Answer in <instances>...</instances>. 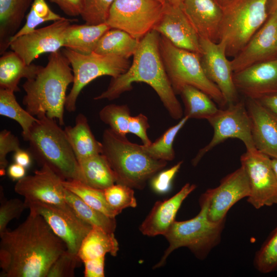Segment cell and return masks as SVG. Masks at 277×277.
I'll list each match as a JSON object with an SVG mask.
<instances>
[{
    "instance_id": "6da1fadb",
    "label": "cell",
    "mask_w": 277,
    "mask_h": 277,
    "mask_svg": "<svg viewBox=\"0 0 277 277\" xmlns=\"http://www.w3.org/2000/svg\"><path fill=\"white\" fill-rule=\"evenodd\" d=\"M1 277H47L66 248L41 215L29 211L15 229L0 234Z\"/></svg>"
},
{
    "instance_id": "7a4b0ae2",
    "label": "cell",
    "mask_w": 277,
    "mask_h": 277,
    "mask_svg": "<svg viewBox=\"0 0 277 277\" xmlns=\"http://www.w3.org/2000/svg\"><path fill=\"white\" fill-rule=\"evenodd\" d=\"M160 35L154 30L144 36L140 41L128 69L112 77L106 90L93 99L113 100L130 91L133 83H144L155 91L172 118H182L184 111L165 69L160 49Z\"/></svg>"
},
{
    "instance_id": "3957f363",
    "label": "cell",
    "mask_w": 277,
    "mask_h": 277,
    "mask_svg": "<svg viewBox=\"0 0 277 277\" xmlns=\"http://www.w3.org/2000/svg\"><path fill=\"white\" fill-rule=\"evenodd\" d=\"M73 78L70 63L62 51L50 53L46 66L22 86L25 109L33 116L45 114L57 119L60 126L64 125L66 92Z\"/></svg>"
},
{
    "instance_id": "277c9868",
    "label": "cell",
    "mask_w": 277,
    "mask_h": 277,
    "mask_svg": "<svg viewBox=\"0 0 277 277\" xmlns=\"http://www.w3.org/2000/svg\"><path fill=\"white\" fill-rule=\"evenodd\" d=\"M102 144V153L113 171L116 183L133 189H144L147 182L167 165V161L148 155L143 145L132 143L110 128L104 131Z\"/></svg>"
},
{
    "instance_id": "5b68a950",
    "label": "cell",
    "mask_w": 277,
    "mask_h": 277,
    "mask_svg": "<svg viewBox=\"0 0 277 277\" xmlns=\"http://www.w3.org/2000/svg\"><path fill=\"white\" fill-rule=\"evenodd\" d=\"M36 117L27 141L31 156L41 166H48L64 180L83 182L78 160L64 129L45 114Z\"/></svg>"
},
{
    "instance_id": "8992f818",
    "label": "cell",
    "mask_w": 277,
    "mask_h": 277,
    "mask_svg": "<svg viewBox=\"0 0 277 277\" xmlns=\"http://www.w3.org/2000/svg\"><path fill=\"white\" fill-rule=\"evenodd\" d=\"M199 203L201 209L195 216L186 221H175L164 235L169 246L153 269L163 266L168 256L177 248L187 247L197 259L204 260L220 243L226 219L211 221L208 216L207 201L201 196Z\"/></svg>"
},
{
    "instance_id": "52a82bcc",
    "label": "cell",
    "mask_w": 277,
    "mask_h": 277,
    "mask_svg": "<svg viewBox=\"0 0 277 277\" xmlns=\"http://www.w3.org/2000/svg\"><path fill=\"white\" fill-rule=\"evenodd\" d=\"M160 49L166 72L176 94H180L184 86L190 85L207 94L220 107L227 106L219 88L205 75L199 54L178 48L161 35Z\"/></svg>"
},
{
    "instance_id": "ba28073f",
    "label": "cell",
    "mask_w": 277,
    "mask_h": 277,
    "mask_svg": "<svg viewBox=\"0 0 277 277\" xmlns=\"http://www.w3.org/2000/svg\"><path fill=\"white\" fill-rule=\"evenodd\" d=\"M269 0H232L223 9L219 42L226 46L227 56L234 57L269 16Z\"/></svg>"
},
{
    "instance_id": "9c48e42d",
    "label": "cell",
    "mask_w": 277,
    "mask_h": 277,
    "mask_svg": "<svg viewBox=\"0 0 277 277\" xmlns=\"http://www.w3.org/2000/svg\"><path fill=\"white\" fill-rule=\"evenodd\" d=\"M71 66L73 74L72 87L67 95L65 109L74 112L78 96L82 89L95 78L107 75L116 77L125 73L130 64L128 58L92 52L84 54L64 48L62 50Z\"/></svg>"
},
{
    "instance_id": "30bf717a",
    "label": "cell",
    "mask_w": 277,
    "mask_h": 277,
    "mask_svg": "<svg viewBox=\"0 0 277 277\" xmlns=\"http://www.w3.org/2000/svg\"><path fill=\"white\" fill-rule=\"evenodd\" d=\"M167 3V0H114L106 23L141 40L153 30Z\"/></svg>"
},
{
    "instance_id": "8fae6325",
    "label": "cell",
    "mask_w": 277,
    "mask_h": 277,
    "mask_svg": "<svg viewBox=\"0 0 277 277\" xmlns=\"http://www.w3.org/2000/svg\"><path fill=\"white\" fill-rule=\"evenodd\" d=\"M213 129L210 142L201 148L191 163L196 166L202 157L216 146L229 138H237L242 141L246 150L256 149L252 138L251 121L243 101L229 104L225 109H219L207 120Z\"/></svg>"
},
{
    "instance_id": "7c38bea8",
    "label": "cell",
    "mask_w": 277,
    "mask_h": 277,
    "mask_svg": "<svg viewBox=\"0 0 277 277\" xmlns=\"http://www.w3.org/2000/svg\"><path fill=\"white\" fill-rule=\"evenodd\" d=\"M271 161L269 156L256 149L246 150L240 157L250 188L247 202L255 209L277 204V181Z\"/></svg>"
},
{
    "instance_id": "4fadbf2b",
    "label": "cell",
    "mask_w": 277,
    "mask_h": 277,
    "mask_svg": "<svg viewBox=\"0 0 277 277\" xmlns=\"http://www.w3.org/2000/svg\"><path fill=\"white\" fill-rule=\"evenodd\" d=\"M25 202L29 211L43 217L53 232L65 243L67 250L77 254L83 240L92 226L81 220L71 208L41 202Z\"/></svg>"
},
{
    "instance_id": "5bb4252c",
    "label": "cell",
    "mask_w": 277,
    "mask_h": 277,
    "mask_svg": "<svg viewBox=\"0 0 277 277\" xmlns=\"http://www.w3.org/2000/svg\"><path fill=\"white\" fill-rule=\"evenodd\" d=\"M76 19H63L21 36L10 42L9 47L17 54L27 65H30L40 55L53 53L64 47L67 28Z\"/></svg>"
},
{
    "instance_id": "9a60e30c",
    "label": "cell",
    "mask_w": 277,
    "mask_h": 277,
    "mask_svg": "<svg viewBox=\"0 0 277 277\" xmlns=\"http://www.w3.org/2000/svg\"><path fill=\"white\" fill-rule=\"evenodd\" d=\"M200 42L201 63L205 75L219 88L227 105L238 102L239 92L233 82V71L225 44L201 37Z\"/></svg>"
},
{
    "instance_id": "2e32d148",
    "label": "cell",
    "mask_w": 277,
    "mask_h": 277,
    "mask_svg": "<svg viewBox=\"0 0 277 277\" xmlns=\"http://www.w3.org/2000/svg\"><path fill=\"white\" fill-rule=\"evenodd\" d=\"M250 194L248 179L241 166L222 178L217 187L207 189L201 196L207 202L209 219L218 222L225 220L230 208Z\"/></svg>"
},
{
    "instance_id": "e0dca14e",
    "label": "cell",
    "mask_w": 277,
    "mask_h": 277,
    "mask_svg": "<svg viewBox=\"0 0 277 277\" xmlns=\"http://www.w3.org/2000/svg\"><path fill=\"white\" fill-rule=\"evenodd\" d=\"M63 180L44 165L33 174L18 180L14 189L17 194L24 197L25 202H41L70 208L64 197Z\"/></svg>"
},
{
    "instance_id": "ac0fdd59",
    "label": "cell",
    "mask_w": 277,
    "mask_h": 277,
    "mask_svg": "<svg viewBox=\"0 0 277 277\" xmlns=\"http://www.w3.org/2000/svg\"><path fill=\"white\" fill-rule=\"evenodd\" d=\"M277 58V10L231 61L233 73L254 64Z\"/></svg>"
},
{
    "instance_id": "d6986e66",
    "label": "cell",
    "mask_w": 277,
    "mask_h": 277,
    "mask_svg": "<svg viewBox=\"0 0 277 277\" xmlns=\"http://www.w3.org/2000/svg\"><path fill=\"white\" fill-rule=\"evenodd\" d=\"M234 84L246 98L259 100L277 92V58L258 63L233 73Z\"/></svg>"
},
{
    "instance_id": "ffe728a7",
    "label": "cell",
    "mask_w": 277,
    "mask_h": 277,
    "mask_svg": "<svg viewBox=\"0 0 277 277\" xmlns=\"http://www.w3.org/2000/svg\"><path fill=\"white\" fill-rule=\"evenodd\" d=\"M153 30L175 46L200 54V37L181 6H172L168 2Z\"/></svg>"
},
{
    "instance_id": "44dd1931",
    "label": "cell",
    "mask_w": 277,
    "mask_h": 277,
    "mask_svg": "<svg viewBox=\"0 0 277 277\" xmlns=\"http://www.w3.org/2000/svg\"><path fill=\"white\" fill-rule=\"evenodd\" d=\"M245 104L255 147L270 157L277 159V115L258 100L247 98Z\"/></svg>"
},
{
    "instance_id": "7402d4cb",
    "label": "cell",
    "mask_w": 277,
    "mask_h": 277,
    "mask_svg": "<svg viewBox=\"0 0 277 277\" xmlns=\"http://www.w3.org/2000/svg\"><path fill=\"white\" fill-rule=\"evenodd\" d=\"M196 188L194 184L186 183L172 197L157 201L139 227L142 233L148 236L164 235L175 221L177 212L184 201Z\"/></svg>"
},
{
    "instance_id": "603a6c76",
    "label": "cell",
    "mask_w": 277,
    "mask_h": 277,
    "mask_svg": "<svg viewBox=\"0 0 277 277\" xmlns=\"http://www.w3.org/2000/svg\"><path fill=\"white\" fill-rule=\"evenodd\" d=\"M180 6L200 37L219 42L223 9L214 0H184Z\"/></svg>"
},
{
    "instance_id": "cb8c5ba5",
    "label": "cell",
    "mask_w": 277,
    "mask_h": 277,
    "mask_svg": "<svg viewBox=\"0 0 277 277\" xmlns=\"http://www.w3.org/2000/svg\"><path fill=\"white\" fill-rule=\"evenodd\" d=\"M0 58V88L13 92L19 91L21 80L33 78L43 66L34 64L27 65L22 58L13 51H5Z\"/></svg>"
},
{
    "instance_id": "d4e9b609",
    "label": "cell",
    "mask_w": 277,
    "mask_h": 277,
    "mask_svg": "<svg viewBox=\"0 0 277 277\" xmlns=\"http://www.w3.org/2000/svg\"><path fill=\"white\" fill-rule=\"evenodd\" d=\"M110 29L106 23L70 24L65 32L64 47L80 53L90 54L94 51L101 37Z\"/></svg>"
},
{
    "instance_id": "484cf974",
    "label": "cell",
    "mask_w": 277,
    "mask_h": 277,
    "mask_svg": "<svg viewBox=\"0 0 277 277\" xmlns=\"http://www.w3.org/2000/svg\"><path fill=\"white\" fill-rule=\"evenodd\" d=\"M64 131L78 161L102 153V142L95 138L83 114L79 113L74 125L65 127Z\"/></svg>"
},
{
    "instance_id": "4316f807",
    "label": "cell",
    "mask_w": 277,
    "mask_h": 277,
    "mask_svg": "<svg viewBox=\"0 0 277 277\" xmlns=\"http://www.w3.org/2000/svg\"><path fill=\"white\" fill-rule=\"evenodd\" d=\"M32 0H0V53L9 47L10 38L18 30Z\"/></svg>"
},
{
    "instance_id": "83f0119b",
    "label": "cell",
    "mask_w": 277,
    "mask_h": 277,
    "mask_svg": "<svg viewBox=\"0 0 277 277\" xmlns=\"http://www.w3.org/2000/svg\"><path fill=\"white\" fill-rule=\"evenodd\" d=\"M118 250V243L114 233L107 232L97 226H92L83 240L77 255L83 262L105 256L107 253L115 256Z\"/></svg>"
},
{
    "instance_id": "f1b7e54d",
    "label": "cell",
    "mask_w": 277,
    "mask_h": 277,
    "mask_svg": "<svg viewBox=\"0 0 277 277\" xmlns=\"http://www.w3.org/2000/svg\"><path fill=\"white\" fill-rule=\"evenodd\" d=\"M83 183L96 189L104 190L116 183L113 171L102 153L78 161Z\"/></svg>"
},
{
    "instance_id": "f546056e",
    "label": "cell",
    "mask_w": 277,
    "mask_h": 277,
    "mask_svg": "<svg viewBox=\"0 0 277 277\" xmlns=\"http://www.w3.org/2000/svg\"><path fill=\"white\" fill-rule=\"evenodd\" d=\"M140 41L124 31L111 28L101 37L94 52L129 59L136 52Z\"/></svg>"
},
{
    "instance_id": "4dcf8cb0",
    "label": "cell",
    "mask_w": 277,
    "mask_h": 277,
    "mask_svg": "<svg viewBox=\"0 0 277 277\" xmlns=\"http://www.w3.org/2000/svg\"><path fill=\"white\" fill-rule=\"evenodd\" d=\"M180 94L185 106L184 115L189 119L207 120L219 109L207 94L195 87L185 86Z\"/></svg>"
},
{
    "instance_id": "1f68e13d",
    "label": "cell",
    "mask_w": 277,
    "mask_h": 277,
    "mask_svg": "<svg viewBox=\"0 0 277 277\" xmlns=\"http://www.w3.org/2000/svg\"><path fill=\"white\" fill-rule=\"evenodd\" d=\"M64 197L66 203L83 221L91 226H97L107 232L114 233L116 227L115 217L107 216L92 208L65 187Z\"/></svg>"
},
{
    "instance_id": "d6a6232c",
    "label": "cell",
    "mask_w": 277,
    "mask_h": 277,
    "mask_svg": "<svg viewBox=\"0 0 277 277\" xmlns=\"http://www.w3.org/2000/svg\"><path fill=\"white\" fill-rule=\"evenodd\" d=\"M0 115L18 123L24 140L28 141L30 130L37 118L24 109L16 101L14 92L0 88Z\"/></svg>"
},
{
    "instance_id": "836d02e7",
    "label": "cell",
    "mask_w": 277,
    "mask_h": 277,
    "mask_svg": "<svg viewBox=\"0 0 277 277\" xmlns=\"http://www.w3.org/2000/svg\"><path fill=\"white\" fill-rule=\"evenodd\" d=\"M63 184L92 208L110 217L118 215L107 203L104 190L93 188L78 180H63Z\"/></svg>"
},
{
    "instance_id": "e575fe53",
    "label": "cell",
    "mask_w": 277,
    "mask_h": 277,
    "mask_svg": "<svg viewBox=\"0 0 277 277\" xmlns=\"http://www.w3.org/2000/svg\"><path fill=\"white\" fill-rule=\"evenodd\" d=\"M188 120L184 115L177 124L167 129L155 142L147 146L143 145L145 151L154 159L167 162L172 161L175 157L174 141Z\"/></svg>"
},
{
    "instance_id": "d590c367",
    "label": "cell",
    "mask_w": 277,
    "mask_h": 277,
    "mask_svg": "<svg viewBox=\"0 0 277 277\" xmlns=\"http://www.w3.org/2000/svg\"><path fill=\"white\" fill-rule=\"evenodd\" d=\"M64 18L54 12L45 0H33L26 16L25 24L10 38L9 43L21 36L33 31L42 23L48 21L55 22Z\"/></svg>"
},
{
    "instance_id": "8d00e7d4",
    "label": "cell",
    "mask_w": 277,
    "mask_h": 277,
    "mask_svg": "<svg viewBox=\"0 0 277 277\" xmlns=\"http://www.w3.org/2000/svg\"><path fill=\"white\" fill-rule=\"evenodd\" d=\"M99 117L114 132L123 136L128 133L130 110L126 104H111L104 106L99 112Z\"/></svg>"
},
{
    "instance_id": "74e56055",
    "label": "cell",
    "mask_w": 277,
    "mask_h": 277,
    "mask_svg": "<svg viewBox=\"0 0 277 277\" xmlns=\"http://www.w3.org/2000/svg\"><path fill=\"white\" fill-rule=\"evenodd\" d=\"M253 264L256 269L262 273L277 270V225L255 253Z\"/></svg>"
},
{
    "instance_id": "f35d334b",
    "label": "cell",
    "mask_w": 277,
    "mask_h": 277,
    "mask_svg": "<svg viewBox=\"0 0 277 277\" xmlns=\"http://www.w3.org/2000/svg\"><path fill=\"white\" fill-rule=\"evenodd\" d=\"M106 200L110 206L117 213L127 208H135L137 202L132 188L115 183L104 190Z\"/></svg>"
},
{
    "instance_id": "ab89813d",
    "label": "cell",
    "mask_w": 277,
    "mask_h": 277,
    "mask_svg": "<svg viewBox=\"0 0 277 277\" xmlns=\"http://www.w3.org/2000/svg\"><path fill=\"white\" fill-rule=\"evenodd\" d=\"M114 0H84L81 16L85 23L97 25L105 23Z\"/></svg>"
},
{
    "instance_id": "60d3db41",
    "label": "cell",
    "mask_w": 277,
    "mask_h": 277,
    "mask_svg": "<svg viewBox=\"0 0 277 277\" xmlns=\"http://www.w3.org/2000/svg\"><path fill=\"white\" fill-rule=\"evenodd\" d=\"M82 262L77 254L66 249L50 267L47 277H73L75 269Z\"/></svg>"
},
{
    "instance_id": "b9f144b4",
    "label": "cell",
    "mask_w": 277,
    "mask_h": 277,
    "mask_svg": "<svg viewBox=\"0 0 277 277\" xmlns=\"http://www.w3.org/2000/svg\"><path fill=\"white\" fill-rule=\"evenodd\" d=\"M27 208L24 200L11 199L1 201L0 206V234L7 228L9 223L14 219L18 218L23 211Z\"/></svg>"
},
{
    "instance_id": "7bdbcfd3",
    "label": "cell",
    "mask_w": 277,
    "mask_h": 277,
    "mask_svg": "<svg viewBox=\"0 0 277 277\" xmlns=\"http://www.w3.org/2000/svg\"><path fill=\"white\" fill-rule=\"evenodd\" d=\"M21 148L18 138L10 131L3 130L0 132V175L6 174L8 164L7 156L9 152H16Z\"/></svg>"
},
{
    "instance_id": "ee69618b",
    "label": "cell",
    "mask_w": 277,
    "mask_h": 277,
    "mask_svg": "<svg viewBox=\"0 0 277 277\" xmlns=\"http://www.w3.org/2000/svg\"><path fill=\"white\" fill-rule=\"evenodd\" d=\"M183 161L177 162L169 169L161 170L151 179V186L153 190L159 194H165L170 189L172 181L179 171Z\"/></svg>"
},
{
    "instance_id": "f6af8a7d",
    "label": "cell",
    "mask_w": 277,
    "mask_h": 277,
    "mask_svg": "<svg viewBox=\"0 0 277 277\" xmlns=\"http://www.w3.org/2000/svg\"><path fill=\"white\" fill-rule=\"evenodd\" d=\"M149 127L148 117L144 114L140 113L137 115L130 116L128 131V133H132L138 137L143 145L147 146L152 143L147 134V130Z\"/></svg>"
},
{
    "instance_id": "bcb514c9",
    "label": "cell",
    "mask_w": 277,
    "mask_h": 277,
    "mask_svg": "<svg viewBox=\"0 0 277 277\" xmlns=\"http://www.w3.org/2000/svg\"><path fill=\"white\" fill-rule=\"evenodd\" d=\"M105 256L86 260L84 264L85 277H104Z\"/></svg>"
},
{
    "instance_id": "7dc6e473",
    "label": "cell",
    "mask_w": 277,
    "mask_h": 277,
    "mask_svg": "<svg viewBox=\"0 0 277 277\" xmlns=\"http://www.w3.org/2000/svg\"><path fill=\"white\" fill-rule=\"evenodd\" d=\"M56 4L61 10L70 16L81 15L83 9L84 0H49Z\"/></svg>"
},
{
    "instance_id": "c3c4849f",
    "label": "cell",
    "mask_w": 277,
    "mask_h": 277,
    "mask_svg": "<svg viewBox=\"0 0 277 277\" xmlns=\"http://www.w3.org/2000/svg\"><path fill=\"white\" fill-rule=\"evenodd\" d=\"M13 159L14 162L25 168H28L31 164V155L30 152L20 149L14 152Z\"/></svg>"
},
{
    "instance_id": "681fc988",
    "label": "cell",
    "mask_w": 277,
    "mask_h": 277,
    "mask_svg": "<svg viewBox=\"0 0 277 277\" xmlns=\"http://www.w3.org/2000/svg\"><path fill=\"white\" fill-rule=\"evenodd\" d=\"M23 166L14 163L8 168L7 173L13 180H19L25 176L26 170Z\"/></svg>"
},
{
    "instance_id": "f907efd6",
    "label": "cell",
    "mask_w": 277,
    "mask_h": 277,
    "mask_svg": "<svg viewBox=\"0 0 277 277\" xmlns=\"http://www.w3.org/2000/svg\"><path fill=\"white\" fill-rule=\"evenodd\" d=\"M258 100L265 107L277 115V92L266 95Z\"/></svg>"
},
{
    "instance_id": "816d5d0a",
    "label": "cell",
    "mask_w": 277,
    "mask_h": 277,
    "mask_svg": "<svg viewBox=\"0 0 277 277\" xmlns=\"http://www.w3.org/2000/svg\"><path fill=\"white\" fill-rule=\"evenodd\" d=\"M277 10V0H269L268 4L269 14Z\"/></svg>"
},
{
    "instance_id": "f5cc1de1",
    "label": "cell",
    "mask_w": 277,
    "mask_h": 277,
    "mask_svg": "<svg viewBox=\"0 0 277 277\" xmlns=\"http://www.w3.org/2000/svg\"><path fill=\"white\" fill-rule=\"evenodd\" d=\"M271 164L277 181V159L272 158L271 161Z\"/></svg>"
},
{
    "instance_id": "db71d44e",
    "label": "cell",
    "mask_w": 277,
    "mask_h": 277,
    "mask_svg": "<svg viewBox=\"0 0 277 277\" xmlns=\"http://www.w3.org/2000/svg\"><path fill=\"white\" fill-rule=\"evenodd\" d=\"M222 8L224 7L232 0H214Z\"/></svg>"
},
{
    "instance_id": "11a10c76",
    "label": "cell",
    "mask_w": 277,
    "mask_h": 277,
    "mask_svg": "<svg viewBox=\"0 0 277 277\" xmlns=\"http://www.w3.org/2000/svg\"><path fill=\"white\" fill-rule=\"evenodd\" d=\"M184 0H167L168 3L174 6H180Z\"/></svg>"
}]
</instances>
